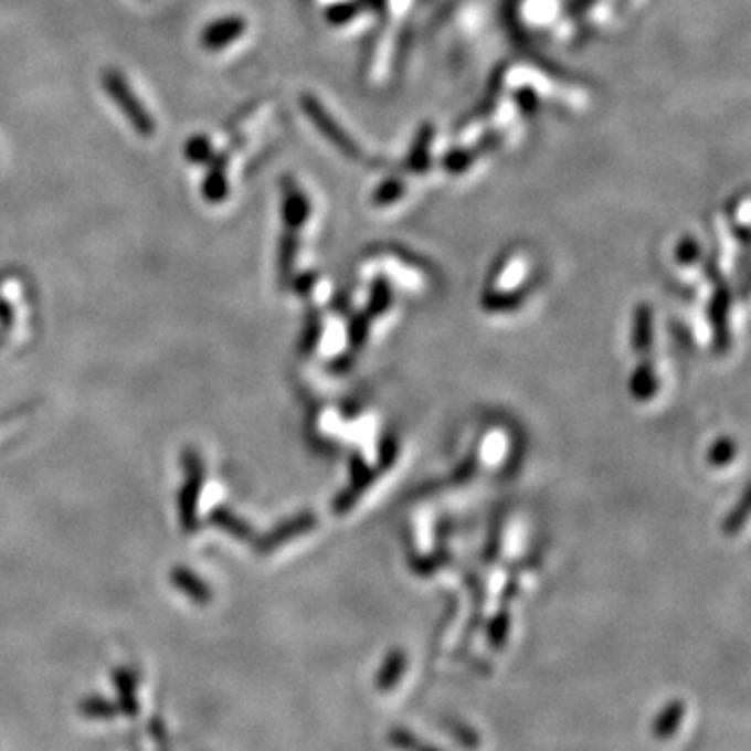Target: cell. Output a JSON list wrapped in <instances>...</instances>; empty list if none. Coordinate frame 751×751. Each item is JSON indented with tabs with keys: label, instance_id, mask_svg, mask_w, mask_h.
Masks as SVG:
<instances>
[{
	"label": "cell",
	"instance_id": "cell-1",
	"mask_svg": "<svg viewBox=\"0 0 751 751\" xmlns=\"http://www.w3.org/2000/svg\"><path fill=\"white\" fill-rule=\"evenodd\" d=\"M103 86H105L107 94L112 96L113 103L126 115L131 128L138 131L140 136L150 138L157 130V124H155L152 115L147 112V107L140 103V98L131 91L128 80L115 70H107L103 74Z\"/></svg>",
	"mask_w": 751,
	"mask_h": 751
},
{
	"label": "cell",
	"instance_id": "cell-2",
	"mask_svg": "<svg viewBox=\"0 0 751 751\" xmlns=\"http://www.w3.org/2000/svg\"><path fill=\"white\" fill-rule=\"evenodd\" d=\"M244 30H246V21L239 15L218 19V21L209 23L203 30L201 44L205 46L207 51H222L228 44H232L243 36Z\"/></svg>",
	"mask_w": 751,
	"mask_h": 751
},
{
	"label": "cell",
	"instance_id": "cell-3",
	"mask_svg": "<svg viewBox=\"0 0 751 751\" xmlns=\"http://www.w3.org/2000/svg\"><path fill=\"white\" fill-rule=\"evenodd\" d=\"M203 194L211 203H220L228 194V178H225V157H218L203 182Z\"/></svg>",
	"mask_w": 751,
	"mask_h": 751
},
{
	"label": "cell",
	"instance_id": "cell-4",
	"mask_svg": "<svg viewBox=\"0 0 751 751\" xmlns=\"http://www.w3.org/2000/svg\"><path fill=\"white\" fill-rule=\"evenodd\" d=\"M184 155L190 163H207L213 155V149L205 136H192L187 142Z\"/></svg>",
	"mask_w": 751,
	"mask_h": 751
},
{
	"label": "cell",
	"instance_id": "cell-5",
	"mask_svg": "<svg viewBox=\"0 0 751 751\" xmlns=\"http://www.w3.org/2000/svg\"><path fill=\"white\" fill-rule=\"evenodd\" d=\"M680 713H683V706H680V704H675V706H670L666 712L657 718L656 734L659 739L673 737L676 727L680 724Z\"/></svg>",
	"mask_w": 751,
	"mask_h": 751
},
{
	"label": "cell",
	"instance_id": "cell-6",
	"mask_svg": "<svg viewBox=\"0 0 751 751\" xmlns=\"http://www.w3.org/2000/svg\"><path fill=\"white\" fill-rule=\"evenodd\" d=\"M82 712L88 713V716H93V718H96L98 713L101 716H112L115 710L113 708H105L103 704H94V706H91V704H86V706H82Z\"/></svg>",
	"mask_w": 751,
	"mask_h": 751
}]
</instances>
